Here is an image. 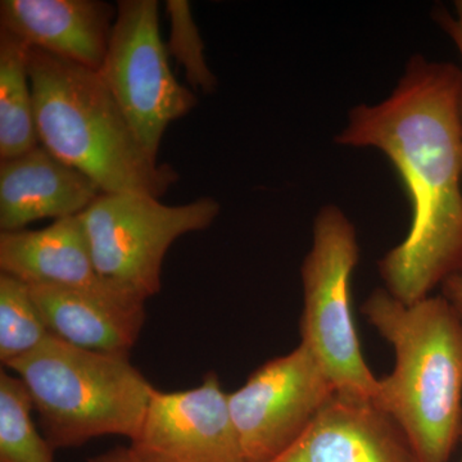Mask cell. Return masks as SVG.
<instances>
[{"mask_svg": "<svg viewBox=\"0 0 462 462\" xmlns=\"http://www.w3.org/2000/svg\"><path fill=\"white\" fill-rule=\"evenodd\" d=\"M51 334L98 354L129 356L145 320V300L117 287H30Z\"/></svg>", "mask_w": 462, "mask_h": 462, "instance_id": "cell-10", "label": "cell"}, {"mask_svg": "<svg viewBox=\"0 0 462 462\" xmlns=\"http://www.w3.org/2000/svg\"><path fill=\"white\" fill-rule=\"evenodd\" d=\"M460 462H462V457H461V461Z\"/></svg>", "mask_w": 462, "mask_h": 462, "instance_id": "cell-22", "label": "cell"}, {"mask_svg": "<svg viewBox=\"0 0 462 462\" xmlns=\"http://www.w3.org/2000/svg\"><path fill=\"white\" fill-rule=\"evenodd\" d=\"M438 23L454 41L456 47L462 57V0L455 2V14H438ZM461 116H462V90H461Z\"/></svg>", "mask_w": 462, "mask_h": 462, "instance_id": "cell-19", "label": "cell"}, {"mask_svg": "<svg viewBox=\"0 0 462 462\" xmlns=\"http://www.w3.org/2000/svg\"><path fill=\"white\" fill-rule=\"evenodd\" d=\"M361 311L394 352L373 403L402 431L419 462H448L462 436V321L445 297L412 305L376 289Z\"/></svg>", "mask_w": 462, "mask_h": 462, "instance_id": "cell-2", "label": "cell"}, {"mask_svg": "<svg viewBox=\"0 0 462 462\" xmlns=\"http://www.w3.org/2000/svg\"><path fill=\"white\" fill-rule=\"evenodd\" d=\"M29 51L25 42L0 29V161L41 144L36 130Z\"/></svg>", "mask_w": 462, "mask_h": 462, "instance_id": "cell-15", "label": "cell"}, {"mask_svg": "<svg viewBox=\"0 0 462 462\" xmlns=\"http://www.w3.org/2000/svg\"><path fill=\"white\" fill-rule=\"evenodd\" d=\"M337 392L302 343L273 358L227 394L231 419L248 462H270L305 433Z\"/></svg>", "mask_w": 462, "mask_h": 462, "instance_id": "cell-8", "label": "cell"}, {"mask_svg": "<svg viewBox=\"0 0 462 462\" xmlns=\"http://www.w3.org/2000/svg\"><path fill=\"white\" fill-rule=\"evenodd\" d=\"M358 260L355 225L338 206L322 207L300 267V343L320 363L337 396L373 402L378 378L365 361L352 316L351 282Z\"/></svg>", "mask_w": 462, "mask_h": 462, "instance_id": "cell-5", "label": "cell"}, {"mask_svg": "<svg viewBox=\"0 0 462 462\" xmlns=\"http://www.w3.org/2000/svg\"><path fill=\"white\" fill-rule=\"evenodd\" d=\"M29 74L39 142L103 193L161 199L179 180L139 141L98 71L30 48Z\"/></svg>", "mask_w": 462, "mask_h": 462, "instance_id": "cell-3", "label": "cell"}, {"mask_svg": "<svg viewBox=\"0 0 462 462\" xmlns=\"http://www.w3.org/2000/svg\"><path fill=\"white\" fill-rule=\"evenodd\" d=\"M462 71L413 56L391 96L352 108L340 145L375 148L402 179L412 218L378 263L385 291L406 305L462 273Z\"/></svg>", "mask_w": 462, "mask_h": 462, "instance_id": "cell-1", "label": "cell"}, {"mask_svg": "<svg viewBox=\"0 0 462 462\" xmlns=\"http://www.w3.org/2000/svg\"><path fill=\"white\" fill-rule=\"evenodd\" d=\"M442 296L454 307L456 314L462 321V273L443 282Z\"/></svg>", "mask_w": 462, "mask_h": 462, "instance_id": "cell-20", "label": "cell"}, {"mask_svg": "<svg viewBox=\"0 0 462 462\" xmlns=\"http://www.w3.org/2000/svg\"><path fill=\"white\" fill-rule=\"evenodd\" d=\"M7 367L25 384L54 451L105 436L132 442L156 391L129 356L87 351L53 334Z\"/></svg>", "mask_w": 462, "mask_h": 462, "instance_id": "cell-4", "label": "cell"}, {"mask_svg": "<svg viewBox=\"0 0 462 462\" xmlns=\"http://www.w3.org/2000/svg\"><path fill=\"white\" fill-rule=\"evenodd\" d=\"M166 14L170 21L167 53L175 58L184 69L185 79L194 90L214 93L217 79L209 69L205 56V42L191 14L187 0H167Z\"/></svg>", "mask_w": 462, "mask_h": 462, "instance_id": "cell-18", "label": "cell"}, {"mask_svg": "<svg viewBox=\"0 0 462 462\" xmlns=\"http://www.w3.org/2000/svg\"><path fill=\"white\" fill-rule=\"evenodd\" d=\"M221 206L203 197L169 206L138 193H102L80 215L97 272L142 300L161 291L162 263L176 239L206 230Z\"/></svg>", "mask_w": 462, "mask_h": 462, "instance_id": "cell-6", "label": "cell"}, {"mask_svg": "<svg viewBox=\"0 0 462 462\" xmlns=\"http://www.w3.org/2000/svg\"><path fill=\"white\" fill-rule=\"evenodd\" d=\"M116 14L103 0H2L0 29L32 50L99 71Z\"/></svg>", "mask_w": 462, "mask_h": 462, "instance_id": "cell-11", "label": "cell"}, {"mask_svg": "<svg viewBox=\"0 0 462 462\" xmlns=\"http://www.w3.org/2000/svg\"><path fill=\"white\" fill-rule=\"evenodd\" d=\"M51 331L29 285L0 273V360L5 366L32 354Z\"/></svg>", "mask_w": 462, "mask_h": 462, "instance_id": "cell-17", "label": "cell"}, {"mask_svg": "<svg viewBox=\"0 0 462 462\" xmlns=\"http://www.w3.org/2000/svg\"><path fill=\"white\" fill-rule=\"evenodd\" d=\"M270 462H419L402 431L373 402L334 396Z\"/></svg>", "mask_w": 462, "mask_h": 462, "instance_id": "cell-13", "label": "cell"}, {"mask_svg": "<svg viewBox=\"0 0 462 462\" xmlns=\"http://www.w3.org/2000/svg\"><path fill=\"white\" fill-rule=\"evenodd\" d=\"M0 270L29 287H116L97 272L80 215L41 230L2 231Z\"/></svg>", "mask_w": 462, "mask_h": 462, "instance_id": "cell-14", "label": "cell"}, {"mask_svg": "<svg viewBox=\"0 0 462 462\" xmlns=\"http://www.w3.org/2000/svg\"><path fill=\"white\" fill-rule=\"evenodd\" d=\"M157 0H120L98 74L139 141L158 158L167 127L196 107L197 96L169 65Z\"/></svg>", "mask_w": 462, "mask_h": 462, "instance_id": "cell-7", "label": "cell"}, {"mask_svg": "<svg viewBox=\"0 0 462 462\" xmlns=\"http://www.w3.org/2000/svg\"><path fill=\"white\" fill-rule=\"evenodd\" d=\"M130 447L144 462H248L215 373L187 391L156 388Z\"/></svg>", "mask_w": 462, "mask_h": 462, "instance_id": "cell-9", "label": "cell"}, {"mask_svg": "<svg viewBox=\"0 0 462 462\" xmlns=\"http://www.w3.org/2000/svg\"><path fill=\"white\" fill-rule=\"evenodd\" d=\"M102 193L89 176L39 144L0 161V230L81 215Z\"/></svg>", "mask_w": 462, "mask_h": 462, "instance_id": "cell-12", "label": "cell"}, {"mask_svg": "<svg viewBox=\"0 0 462 462\" xmlns=\"http://www.w3.org/2000/svg\"><path fill=\"white\" fill-rule=\"evenodd\" d=\"M88 462H144L133 451L132 447L118 446L105 454L94 456Z\"/></svg>", "mask_w": 462, "mask_h": 462, "instance_id": "cell-21", "label": "cell"}, {"mask_svg": "<svg viewBox=\"0 0 462 462\" xmlns=\"http://www.w3.org/2000/svg\"><path fill=\"white\" fill-rule=\"evenodd\" d=\"M33 403L23 380L0 372V462H56L33 424Z\"/></svg>", "mask_w": 462, "mask_h": 462, "instance_id": "cell-16", "label": "cell"}]
</instances>
